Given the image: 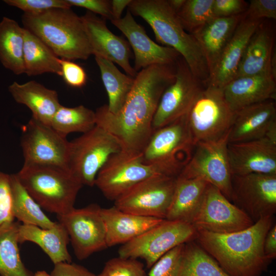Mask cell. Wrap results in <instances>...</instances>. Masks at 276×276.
Returning a JSON list of instances; mask_svg holds the SVG:
<instances>
[{
  "mask_svg": "<svg viewBox=\"0 0 276 276\" xmlns=\"http://www.w3.org/2000/svg\"><path fill=\"white\" fill-rule=\"evenodd\" d=\"M175 73V63L153 65L141 70L119 112L111 113L106 104L96 109V125L114 136L123 151L141 154L153 132L152 122L160 98L174 81Z\"/></svg>",
  "mask_w": 276,
  "mask_h": 276,
  "instance_id": "6da1fadb",
  "label": "cell"
},
{
  "mask_svg": "<svg viewBox=\"0 0 276 276\" xmlns=\"http://www.w3.org/2000/svg\"><path fill=\"white\" fill-rule=\"evenodd\" d=\"M273 216L261 218L244 229L217 234L196 229L195 240L231 276H260L270 264L264 241Z\"/></svg>",
  "mask_w": 276,
  "mask_h": 276,
  "instance_id": "7a4b0ae2",
  "label": "cell"
},
{
  "mask_svg": "<svg viewBox=\"0 0 276 276\" xmlns=\"http://www.w3.org/2000/svg\"><path fill=\"white\" fill-rule=\"evenodd\" d=\"M128 10L144 19L156 41L177 52L192 74L206 84L210 74L201 50L194 36L184 29L167 0H132Z\"/></svg>",
  "mask_w": 276,
  "mask_h": 276,
  "instance_id": "3957f363",
  "label": "cell"
},
{
  "mask_svg": "<svg viewBox=\"0 0 276 276\" xmlns=\"http://www.w3.org/2000/svg\"><path fill=\"white\" fill-rule=\"evenodd\" d=\"M24 28L42 40L59 58L86 60L91 50L81 17L71 8L24 13Z\"/></svg>",
  "mask_w": 276,
  "mask_h": 276,
  "instance_id": "277c9868",
  "label": "cell"
},
{
  "mask_svg": "<svg viewBox=\"0 0 276 276\" xmlns=\"http://www.w3.org/2000/svg\"><path fill=\"white\" fill-rule=\"evenodd\" d=\"M16 175L41 208L57 216L74 208L83 186L67 169L55 166L24 164Z\"/></svg>",
  "mask_w": 276,
  "mask_h": 276,
  "instance_id": "5b68a950",
  "label": "cell"
},
{
  "mask_svg": "<svg viewBox=\"0 0 276 276\" xmlns=\"http://www.w3.org/2000/svg\"><path fill=\"white\" fill-rule=\"evenodd\" d=\"M187 115L153 130L141 154L144 164L156 167L169 176L177 177L180 174L195 146Z\"/></svg>",
  "mask_w": 276,
  "mask_h": 276,
  "instance_id": "8992f818",
  "label": "cell"
},
{
  "mask_svg": "<svg viewBox=\"0 0 276 276\" xmlns=\"http://www.w3.org/2000/svg\"><path fill=\"white\" fill-rule=\"evenodd\" d=\"M122 150L117 139L96 125L69 142L67 168L83 186H95L97 175L112 154Z\"/></svg>",
  "mask_w": 276,
  "mask_h": 276,
  "instance_id": "52a82bcc",
  "label": "cell"
},
{
  "mask_svg": "<svg viewBox=\"0 0 276 276\" xmlns=\"http://www.w3.org/2000/svg\"><path fill=\"white\" fill-rule=\"evenodd\" d=\"M235 114L226 101L222 88L205 85L187 115L194 144L216 141L226 134Z\"/></svg>",
  "mask_w": 276,
  "mask_h": 276,
  "instance_id": "ba28073f",
  "label": "cell"
},
{
  "mask_svg": "<svg viewBox=\"0 0 276 276\" xmlns=\"http://www.w3.org/2000/svg\"><path fill=\"white\" fill-rule=\"evenodd\" d=\"M196 229L192 224L164 219L118 250L124 258L144 260L150 268L162 256L173 248L195 239Z\"/></svg>",
  "mask_w": 276,
  "mask_h": 276,
  "instance_id": "9c48e42d",
  "label": "cell"
},
{
  "mask_svg": "<svg viewBox=\"0 0 276 276\" xmlns=\"http://www.w3.org/2000/svg\"><path fill=\"white\" fill-rule=\"evenodd\" d=\"M228 133L216 141L197 143L190 160L177 177L202 179L218 189L231 201Z\"/></svg>",
  "mask_w": 276,
  "mask_h": 276,
  "instance_id": "30bf717a",
  "label": "cell"
},
{
  "mask_svg": "<svg viewBox=\"0 0 276 276\" xmlns=\"http://www.w3.org/2000/svg\"><path fill=\"white\" fill-rule=\"evenodd\" d=\"M157 175H166L156 167L144 164L141 154L122 150L111 155L104 164L97 175L95 186L107 199L114 201L135 185Z\"/></svg>",
  "mask_w": 276,
  "mask_h": 276,
  "instance_id": "8fae6325",
  "label": "cell"
},
{
  "mask_svg": "<svg viewBox=\"0 0 276 276\" xmlns=\"http://www.w3.org/2000/svg\"><path fill=\"white\" fill-rule=\"evenodd\" d=\"M176 177L157 175L134 186L114 202L128 213L165 219L173 196Z\"/></svg>",
  "mask_w": 276,
  "mask_h": 276,
  "instance_id": "7c38bea8",
  "label": "cell"
},
{
  "mask_svg": "<svg viewBox=\"0 0 276 276\" xmlns=\"http://www.w3.org/2000/svg\"><path fill=\"white\" fill-rule=\"evenodd\" d=\"M231 202L255 223L276 212V174L232 175Z\"/></svg>",
  "mask_w": 276,
  "mask_h": 276,
  "instance_id": "4fadbf2b",
  "label": "cell"
},
{
  "mask_svg": "<svg viewBox=\"0 0 276 276\" xmlns=\"http://www.w3.org/2000/svg\"><path fill=\"white\" fill-rule=\"evenodd\" d=\"M175 66V80L163 93L155 113L153 130L187 114L205 86L192 74L181 56Z\"/></svg>",
  "mask_w": 276,
  "mask_h": 276,
  "instance_id": "5bb4252c",
  "label": "cell"
},
{
  "mask_svg": "<svg viewBox=\"0 0 276 276\" xmlns=\"http://www.w3.org/2000/svg\"><path fill=\"white\" fill-rule=\"evenodd\" d=\"M101 209L98 204L92 203L57 216L68 233L75 255L80 260L108 247Z\"/></svg>",
  "mask_w": 276,
  "mask_h": 276,
  "instance_id": "9a60e30c",
  "label": "cell"
},
{
  "mask_svg": "<svg viewBox=\"0 0 276 276\" xmlns=\"http://www.w3.org/2000/svg\"><path fill=\"white\" fill-rule=\"evenodd\" d=\"M21 129L24 164L52 166L67 170L69 142L66 138L51 126L32 117Z\"/></svg>",
  "mask_w": 276,
  "mask_h": 276,
  "instance_id": "2e32d148",
  "label": "cell"
},
{
  "mask_svg": "<svg viewBox=\"0 0 276 276\" xmlns=\"http://www.w3.org/2000/svg\"><path fill=\"white\" fill-rule=\"evenodd\" d=\"M254 222L227 199L216 187L208 183L192 225L196 229L227 234L247 228Z\"/></svg>",
  "mask_w": 276,
  "mask_h": 276,
  "instance_id": "e0dca14e",
  "label": "cell"
},
{
  "mask_svg": "<svg viewBox=\"0 0 276 276\" xmlns=\"http://www.w3.org/2000/svg\"><path fill=\"white\" fill-rule=\"evenodd\" d=\"M92 55L118 64L128 75L135 78L137 74L130 63L131 51L128 42L113 34L105 19L87 11L81 17Z\"/></svg>",
  "mask_w": 276,
  "mask_h": 276,
  "instance_id": "ac0fdd59",
  "label": "cell"
},
{
  "mask_svg": "<svg viewBox=\"0 0 276 276\" xmlns=\"http://www.w3.org/2000/svg\"><path fill=\"white\" fill-rule=\"evenodd\" d=\"M111 22L127 38L134 52L133 68L137 72L153 65L174 64L180 56L174 49L154 42L128 10L123 17Z\"/></svg>",
  "mask_w": 276,
  "mask_h": 276,
  "instance_id": "d6986e66",
  "label": "cell"
},
{
  "mask_svg": "<svg viewBox=\"0 0 276 276\" xmlns=\"http://www.w3.org/2000/svg\"><path fill=\"white\" fill-rule=\"evenodd\" d=\"M227 154L232 175L276 174V141L267 137L228 143Z\"/></svg>",
  "mask_w": 276,
  "mask_h": 276,
  "instance_id": "ffe728a7",
  "label": "cell"
},
{
  "mask_svg": "<svg viewBox=\"0 0 276 276\" xmlns=\"http://www.w3.org/2000/svg\"><path fill=\"white\" fill-rule=\"evenodd\" d=\"M265 137L276 141L274 100L250 105L236 112L228 133V143L244 142Z\"/></svg>",
  "mask_w": 276,
  "mask_h": 276,
  "instance_id": "44dd1931",
  "label": "cell"
},
{
  "mask_svg": "<svg viewBox=\"0 0 276 276\" xmlns=\"http://www.w3.org/2000/svg\"><path fill=\"white\" fill-rule=\"evenodd\" d=\"M262 20H251L245 15L222 51L205 85L223 88L236 77L247 44Z\"/></svg>",
  "mask_w": 276,
  "mask_h": 276,
  "instance_id": "7402d4cb",
  "label": "cell"
},
{
  "mask_svg": "<svg viewBox=\"0 0 276 276\" xmlns=\"http://www.w3.org/2000/svg\"><path fill=\"white\" fill-rule=\"evenodd\" d=\"M227 103L235 112L267 100H275L276 78L271 73L236 78L222 88Z\"/></svg>",
  "mask_w": 276,
  "mask_h": 276,
  "instance_id": "603a6c76",
  "label": "cell"
},
{
  "mask_svg": "<svg viewBox=\"0 0 276 276\" xmlns=\"http://www.w3.org/2000/svg\"><path fill=\"white\" fill-rule=\"evenodd\" d=\"M275 39L274 24L270 19L263 20L247 44L235 78L271 74L270 63Z\"/></svg>",
  "mask_w": 276,
  "mask_h": 276,
  "instance_id": "cb8c5ba5",
  "label": "cell"
},
{
  "mask_svg": "<svg viewBox=\"0 0 276 276\" xmlns=\"http://www.w3.org/2000/svg\"><path fill=\"white\" fill-rule=\"evenodd\" d=\"M100 213L105 226L108 247L125 244L164 220L128 213L114 206L101 208Z\"/></svg>",
  "mask_w": 276,
  "mask_h": 276,
  "instance_id": "d4e9b609",
  "label": "cell"
},
{
  "mask_svg": "<svg viewBox=\"0 0 276 276\" xmlns=\"http://www.w3.org/2000/svg\"><path fill=\"white\" fill-rule=\"evenodd\" d=\"M244 17L243 13L228 17H213L191 34L201 50L210 76L237 27Z\"/></svg>",
  "mask_w": 276,
  "mask_h": 276,
  "instance_id": "484cf974",
  "label": "cell"
},
{
  "mask_svg": "<svg viewBox=\"0 0 276 276\" xmlns=\"http://www.w3.org/2000/svg\"><path fill=\"white\" fill-rule=\"evenodd\" d=\"M8 89L16 102L29 108L33 118L50 126L54 114L61 105L56 90L49 89L35 81L23 84L14 82Z\"/></svg>",
  "mask_w": 276,
  "mask_h": 276,
  "instance_id": "4316f807",
  "label": "cell"
},
{
  "mask_svg": "<svg viewBox=\"0 0 276 276\" xmlns=\"http://www.w3.org/2000/svg\"><path fill=\"white\" fill-rule=\"evenodd\" d=\"M18 240L20 244L29 241L37 244L54 265L61 262H72L67 247L69 236L64 226L59 222L49 228L20 224Z\"/></svg>",
  "mask_w": 276,
  "mask_h": 276,
  "instance_id": "83f0119b",
  "label": "cell"
},
{
  "mask_svg": "<svg viewBox=\"0 0 276 276\" xmlns=\"http://www.w3.org/2000/svg\"><path fill=\"white\" fill-rule=\"evenodd\" d=\"M208 183L200 179L177 177L173 196L165 219L192 225Z\"/></svg>",
  "mask_w": 276,
  "mask_h": 276,
  "instance_id": "f1b7e54d",
  "label": "cell"
},
{
  "mask_svg": "<svg viewBox=\"0 0 276 276\" xmlns=\"http://www.w3.org/2000/svg\"><path fill=\"white\" fill-rule=\"evenodd\" d=\"M24 45V27L4 17L0 22V61L16 75L25 73Z\"/></svg>",
  "mask_w": 276,
  "mask_h": 276,
  "instance_id": "f546056e",
  "label": "cell"
},
{
  "mask_svg": "<svg viewBox=\"0 0 276 276\" xmlns=\"http://www.w3.org/2000/svg\"><path fill=\"white\" fill-rule=\"evenodd\" d=\"M59 59L42 40L24 28V63L26 74L34 76L50 73L61 76Z\"/></svg>",
  "mask_w": 276,
  "mask_h": 276,
  "instance_id": "4dcf8cb0",
  "label": "cell"
},
{
  "mask_svg": "<svg viewBox=\"0 0 276 276\" xmlns=\"http://www.w3.org/2000/svg\"><path fill=\"white\" fill-rule=\"evenodd\" d=\"M104 86L108 97V110L116 113L122 108L131 91L134 78L122 73L114 63L108 60L95 57Z\"/></svg>",
  "mask_w": 276,
  "mask_h": 276,
  "instance_id": "1f68e13d",
  "label": "cell"
},
{
  "mask_svg": "<svg viewBox=\"0 0 276 276\" xmlns=\"http://www.w3.org/2000/svg\"><path fill=\"white\" fill-rule=\"evenodd\" d=\"M18 221L0 225V276H34L24 264L18 247Z\"/></svg>",
  "mask_w": 276,
  "mask_h": 276,
  "instance_id": "d6a6232c",
  "label": "cell"
},
{
  "mask_svg": "<svg viewBox=\"0 0 276 276\" xmlns=\"http://www.w3.org/2000/svg\"><path fill=\"white\" fill-rule=\"evenodd\" d=\"M12 196V210L14 218L22 224L32 225L42 228L54 226L42 209L30 195L18 180L16 174L10 175Z\"/></svg>",
  "mask_w": 276,
  "mask_h": 276,
  "instance_id": "836d02e7",
  "label": "cell"
},
{
  "mask_svg": "<svg viewBox=\"0 0 276 276\" xmlns=\"http://www.w3.org/2000/svg\"><path fill=\"white\" fill-rule=\"evenodd\" d=\"M175 276H231L195 240L184 244Z\"/></svg>",
  "mask_w": 276,
  "mask_h": 276,
  "instance_id": "e575fe53",
  "label": "cell"
},
{
  "mask_svg": "<svg viewBox=\"0 0 276 276\" xmlns=\"http://www.w3.org/2000/svg\"><path fill=\"white\" fill-rule=\"evenodd\" d=\"M96 125L95 112L82 105L74 107L61 105L50 124L55 131L64 138L72 132L85 133Z\"/></svg>",
  "mask_w": 276,
  "mask_h": 276,
  "instance_id": "d590c367",
  "label": "cell"
},
{
  "mask_svg": "<svg viewBox=\"0 0 276 276\" xmlns=\"http://www.w3.org/2000/svg\"><path fill=\"white\" fill-rule=\"evenodd\" d=\"M214 0H186L176 13L184 29L192 34L214 17Z\"/></svg>",
  "mask_w": 276,
  "mask_h": 276,
  "instance_id": "8d00e7d4",
  "label": "cell"
},
{
  "mask_svg": "<svg viewBox=\"0 0 276 276\" xmlns=\"http://www.w3.org/2000/svg\"><path fill=\"white\" fill-rule=\"evenodd\" d=\"M97 276H147L144 265L137 259L120 257L106 262L102 271Z\"/></svg>",
  "mask_w": 276,
  "mask_h": 276,
  "instance_id": "74e56055",
  "label": "cell"
},
{
  "mask_svg": "<svg viewBox=\"0 0 276 276\" xmlns=\"http://www.w3.org/2000/svg\"><path fill=\"white\" fill-rule=\"evenodd\" d=\"M184 244L165 254L150 268L147 276H175Z\"/></svg>",
  "mask_w": 276,
  "mask_h": 276,
  "instance_id": "f35d334b",
  "label": "cell"
},
{
  "mask_svg": "<svg viewBox=\"0 0 276 276\" xmlns=\"http://www.w3.org/2000/svg\"><path fill=\"white\" fill-rule=\"evenodd\" d=\"M4 2L27 14H37L54 8H71L66 0H5Z\"/></svg>",
  "mask_w": 276,
  "mask_h": 276,
  "instance_id": "ab89813d",
  "label": "cell"
},
{
  "mask_svg": "<svg viewBox=\"0 0 276 276\" xmlns=\"http://www.w3.org/2000/svg\"><path fill=\"white\" fill-rule=\"evenodd\" d=\"M13 221L10 175L0 172V225Z\"/></svg>",
  "mask_w": 276,
  "mask_h": 276,
  "instance_id": "60d3db41",
  "label": "cell"
},
{
  "mask_svg": "<svg viewBox=\"0 0 276 276\" xmlns=\"http://www.w3.org/2000/svg\"><path fill=\"white\" fill-rule=\"evenodd\" d=\"M61 76L65 82L74 88L84 86L87 81V75L84 68L72 60L59 58Z\"/></svg>",
  "mask_w": 276,
  "mask_h": 276,
  "instance_id": "b9f144b4",
  "label": "cell"
},
{
  "mask_svg": "<svg viewBox=\"0 0 276 276\" xmlns=\"http://www.w3.org/2000/svg\"><path fill=\"white\" fill-rule=\"evenodd\" d=\"M245 15L255 20L275 19V0H251L248 4Z\"/></svg>",
  "mask_w": 276,
  "mask_h": 276,
  "instance_id": "7bdbcfd3",
  "label": "cell"
},
{
  "mask_svg": "<svg viewBox=\"0 0 276 276\" xmlns=\"http://www.w3.org/2000/svg\"><path fill=\"white\" fill-rule=\"evenodd\" d=\"M248 4L244 0H214V17H228L243 14L247 8Z\"/></svg>",
  "mask_w": 276,
  "mask_h": 276,
  "instance_id": "ee69618b",
  "label": "cell"
},
{
  "mask_svg": "<svg viewBox=\"0 0 276 276\" xmlns=\"http://www.w3.org/2000/svg\"><path fill=\"white\" fill-rule=\"evenodd\" d=\"M69 5L85 8L95 14H99L104 19L112 20L111 1L108 0H66Z\"/></svg>",
  "mask_w": 276,
  "mask_h": 276,
  "instance_id": "f6af8a7d",
  "label": "cell"
},
{
  "mask_svg": "<svg viewBox=\"0 0 276 276\" xmlns=\"http://www.w3.org/2000/svg\"><path fill=\"white\" fill-rule=\"evenodd\" d=\"M51 276H97L85 267L73 263L61 262L54 265Z\"/></svg>",
  "mask_w": 276,
  "mask_h": 276,
  "instance_id": "bcb514c9",
  "label": "cell"
},
{
  "mask_svg": "<svg viewBox=\"0 0 276 276\" xmlns=\"http://www.w3.org/2000/svg\"><path fill=\"white\" fill-rule=\"evenodd\" d=\"M266 257L271 261L276 257V225L274 224L267 232L263 244Z\"/></svg>",
  "mask_w": 276,
  "mask_h": 276,
  "instance_id": "7dc6e473",
  "label": "cell"
},
{
  "mask_svg": "<svg viewBox=\"0 0 276 276\" xmlns=\"http://www.w3.org/2000/svg\"><path fill=\"white\" fill-rule=\"evenodd\" d=\"M132 0H112L111 1V10L112 20L121 18L124 10L128 7Z\"/></svg>",
  "mask_w": 276,
  "mask_h": 276,
  "instance_id": "c3c4849f",
  "label": "cell"
},
{
  "mask_svg": "<svg viewBox=\"0 0 276 276\" xmlns=\"http://www.w3.org/2000/svg\"><path fill=\"white\" fill-rule=\"evenodd\" d=\"M186 0H167L171 8L176 12L180 9Z\"/></svg>",
  "mask_w": 276,
  "mask_h": 276,
  "instance_id": "681fc988",
  "label": "cell"
},
{
  "mask_svg": "<svg viewBox=\"0 0 276 276\" xmlns=\"http://www.w3.org/2000/svg\"><path fill=\"white\" fill-rule=\"evenodd\" d=\"M270 68L272 75L275 78H276V54L275 49L273 51L271 56Z\"/></svg>",
  "mask_w": 276,
  "mask_h": 276,
  "instance_id": "f907efd6",
  "label": "cell"
},
{
  "mask_svg": "<svg viewBox=\"0 0 276 276\" xmlns=\"http://www.w3.org/2000/svg\"><path fill=\"white\" fill-rule=\"evenodd\" d=\"M34 276H50V274L44 270H38L34 273Z\"/></svg>",
  "mask_w": 276,
  "mask_h": 276,
  "instance_id": "816d5d0a",
  "label": "cell"
},
{
  "mask_svg": "<svg viewBox=\"0 0 276 276\" xmlns=\"http://www.w3.org/2000/svg\"><path fill=\"white\" fill-rule=\"evenodd\" d=\"M50 276H51V275H50Z\"/></svg>",
  "mask_w": 276,
  "mask_h": 276,
  "instance_id": "f5cc1de1",
  "label": "cell"
}]
</instances>
